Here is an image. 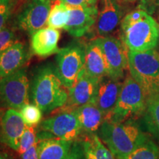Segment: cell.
<instances>
[{
  "instance_id": "cell-10",
  "label": "cell",
  "mask_w": 159,
  "mask_h": 159,
  "mask_svg": "<svg viewBox=\"0 0 159 159\" xmlns=\"http://www.w3.org/2000/svg\"><path fill=\"white\" fill-rule=\"evenodd\" d=\"M42 130L47 131L57 139L74 142L82 133L76 111L65 110L63 112L49 117L40 123Z\"/></svg>"
},
{
  "instance_id": "cell-9",
  "label": "cell",
  "mask_w": 159,
  "mask_h": 159,
  "mask_svg": "<svg viewBox=\"0 0 159 159\" xmlns=\"http://www.w3.org/2000/svg\"><path fill=\"white\" fill-rule=\"evenodd\" d=\"M104 53L108 62L110 75L114 79L123 78L128 69V49L122 40L114 37H98L94 39Z\"/></svg>"
},
{
  "instance_id": "cell-17",
  "label": "cell",
  "mask_w": 159,
  "mask_h": 159,
  "mask_svg": "<svg viewBox=\"0 0 159 159\" xmlns=\"http://www.w3.org/2000/svg\"><path fill=\"white\" fill-rule=\"evenodd\" d=\"M30 58V54L23 43L16 42L0 54V79L22 68Z\"/></svg>"
},
{
  "instance_id": "cell-15",
  "label": "cell",
  "mask_w": 159,
  "mask_h": 159,
  "mask_svg": "<svg viewBox=\"0 0 159 159\" xmlns=\"http://www.w3.org/2000/svg\"><path fill=\"white\" fill-rule=\"evenodd\" d=\"M117 0H101L97 19V33L99 37L108 36L122 21V11Z\"/></svg>"
},
{
  "instance_id": "cell-35",
  "label": "cell",
  "mask_w": 159,
  "mask_h": 159,
  "mask_svg": "<svg viewBox=\"0 0 159 159\" xmlns=\"http://www.w3.org/2000/svg\"><path fill=\"white\" fill-rule=\"evenodd\" d=\"M158 29H159V17H158Z\"/></svg>"
},
{
  "instance_id": "cell-31",
  "label": "cell",
  "mask_w": 159,
  "mask_h": 159,
  "mask_svg": "<svg viewBox=\"0 0 159 159\" xmlns=\"http://www.w3.org/2000/svg\"><path fill=\"white\" fill-rule=\"evenodd\" d=\"M38 142L22 154L20 155L21 159H39L38 153Z\"/></svg>"
},
{
  "instance_id": "cell-1",
  "label": "cell",
  "mask_w": 159,
  "mask_h": 159,
  "mask_svg": "<svg viewBox=\"0 0 159 159\" xmlns=\"http://www.w3.org/2000/svg\"><path fill=\"white\" fill-rule=\"evenodd\" d=\"M120 37L128 50L144 52L159 43L158 22L142 8H137L122 19Z\"/></svg>"
},
{
  "instance_id": "cell-22",
  "label": "cell",
  "mask_w": 159,
  "mask_h": 159,
  "mask_svg": "<svg viewBox=\"0 0 159 159\" xmlns=\"http://www.w3.org/2000/svg\"><path fill=\"white\" fill-rule=\"evenodd\" d=\"M145 123L150 132L159 138V92L147 99Z\"/></svg>"
},
{
  "instance_id": "cell-25",
  "label": "cell",
  "mask_w": 159,
  "mask_h": 159,
  "mask_svg": "<svg viewBox=\"0 0 159 159\" xmlns=\"http://www.w3.org/2000/svg\"><path fill=\"white\" fill-rule=\"evenodd\" d=\"M27 126L35 127L41 122L42 112L35 104H26L19 111Z\"/></svg>"
},
{
  "instance_id": "cell-20",
  "label": "cell",
  "mask_w": 159,
  "mask_h": 159,
  "mask_svg": "<svg viewBox=\"0 0 159 159\" xmlns=\"http://www.w3.org/2000/svg\"><path fill=\"white\" fill-rule=\"evenodd\" d=\"M38 142L39 159H66L73 142L57 138L45 139Z\"/></svg>"
},
{
  "instance_id": "cell-24",
  "label": "cell",
  "mask_w": 159,
  "mask_h": 159,
  "mask_svg": "<svg viewBox=\"0 0 159 159\" xmlns=\"http://www.w3.org/2000/svg\"><path fill=\"white\" fill-rule=\"evenodd\" d=\"M120 159H159V148L148 139L130 153Z\"/></svg>"
},
{
  "instance_id": "cell-19",
  "label": "cell",
  "mask_w": 159,
  "mask_h": 159,
  "mask_svg": "<svg viewBox=\"0 0 159 159\" xmlns=\"http://www.w3.org/2000/svg\"><path fill=\"white\" fill-rule=\"evenodd\" d=\"M82 132L86 136L97 134L105 121L102 111L94 102H89L75 109Z\"/></svg>"
},
{
  "instance_id": "cell-29",
  "label": "cell",
  "mask_w": 159,
  "mask_h": 159,
  "mask_svg": "<svg viewBox=\"0 0 159 159\" xmlns=\"http://www.w3.org/2000/svg\"><path fill=\"white\" fill-rule=\"evenodd\" d=\"M66 159H85L81 141H74Z\"/></svg>"
},
{
  "instance_id": "cell-36",
  "label": "cell",
  "mask_w": 159,
  "mask_h": 159,
  "mask_svg": "<svg viewBox=\"0 0 159 159\" xmlns=\"http://www.w3.org/2000/svg\"><path fill=\"white\" fill-rule=\"evenodd\" d=\"M133 1H135V0H128V2H133Z\"/></svg>"
},
{
  "instance_id": "cell-13",
  "label": "cell",
  "mask_w": 159,
  "mask_h": 159,
  "mask_svg": "<svg viewBox=\"0 0 159 159\" xmlns=\"http://www.w3.org/2000/svg\"><path fill=\"white\" fill-rule=\"evenodd\" d=\"M99 80L91 77L83 69L80 75L70 89L65 110H74L86 103L93 102Z\"/></svg>"
},
{
  "instance_id": "cell-21",
  "label": "cell",
  "mask_w": 159,
  "mask_h": 159,
  "mask_svg": "<svg viewBox=\"0 0 159 159\" xmlns=\"http://www.w3.org/2000/svg\"><path fill=\"white\" fill-rule=\"evenodd\" d=\"M81 143L85 159H116L112 152L103 144L98 134L86 136Z\"/></svg>"
},
{
  "instance_id": "cell-11",
  "label": "cell",
  "mask_w": 159,
  "mask_h": 159,
  "mask_svg": "<svg viewBox=\"0 0 159 159\" xmlns=\"http://www.w3.org/2000/svg\"><path fill=\"white\" fill-rule=\"evenodd\" d=\"M27 125L19 111L9 108L0 119V141L18 152L21 138Z\"/></svg>"
},
{
  "instance_id": "cell-6",
  "label": "cell",
  "mask_w": 159,
  "mask_h": 159,
  "mask_svg": "<svg viewBox=\"0 0 159 159\" xmlns=\"http://www.w3.org/2000/svg\"><path fill=\"white\" fill-rule=\"evenodd\" d=\"M85 53V45L80 42L71 43L57 52L56 69L67 90L76 83L84 69Z\"/></svg>"
},
{
  "instance_id": "cell-27",
  "label": "cell",
  "mask_w": 159,
  "mask_h": 159,
  "mask_svg": "<svg viewBox=\"0 0 159 159\" xmlns=\"http://www.w3.org/2000/svg\"><path fill=\"white\" fill-rule=\"evenodd\" d=\"M16 42V36L13 29L5 27L0 31V54Z\"/></svg>"
},
{
  "instance_id": "cell-26",
  "label": "cell",
  "mask_w": 159,
  "mask_h": 159,
  "mask_svg": "<svg viewBox=\"0 0 159 159\" xmlns=\"http://www.w3.org/2000/svg\"><path fill=\"white\" fill-rule=\"evenodd\" d=\"M37 143V132L34 127L27 126L25 132L21 138L19 150V155L22 154L25 151Z\"/></svg>"
},
{
  "instance_id": "cell-12",
  "label": "cell",
  "mask_w": 159,
  "mask_h": 159,
  "mask_svg": "<svg viewBox=\"0 0 159 159\" xmlns=\"http://www.w3.org/2000/svg\"><path fill=\"white\" fill-rule=\"evenodd\" d=\"M123 82L121 80L105 76L99 80L93 102L102 111L105 120L110 116L118 100Z\"/></svg>"
},
{
  "instance_id": "cell-7",
  "label": "cell",
  "mask_w": 159,
  "mask_h": 159,
  "mask_svg": "<svg viewBox=\"0 0 159 159\" xmlns=\"http://www.w3.org/2000/svg\"><path fill=\"white\" fill-rule=\"evenodd\" d=\"M30 90L29 79L24 69L0 79V108L19 111L28 103Z\"/></svg>"
},
{
  "instance_id": "cell-3",
  "label": "cell",
  "mask_w": 159,
  "mask_h": 159,
  "mask_svg": "<svg viewBox=\"0 0 159 159\" xmlns=\"http://www.w3.org/2000/svg\"><path fill=\"white\" fill-rule=\"evenodd\" d=\"M98 136L116 159L126 156L148 139L132 119L121 123L104 121Z\"/></svg>"
},
{
  "instance_id": "cell-4",
  "label": "cell",
  "mask_w": 159,
  "mask_h": 159,
  "mask_svg": "<svg viewBox=\"0 0 159 159\" xmlns=\"http://www.w3.org/2000/svg\"><path fill=\"white\" fill-rule=\"evenodd\" d=\"M128 69L130 75L142 87L147 97L159 92V52L156 49L128 50Z\"/></svg>"
},
{
  "instance_id": "cell-16",
  "label": "cell",
  "mask_w": 159,
  "mask_h": 159,
  "mask_svg": "<svg viewBox=\"0 0 159 159\" xmlns=\"http://www.w3.org/2000/svg\"><path fill=\"white\" fill-rule=\"evenodd\" d=\"M61 33L57 29L43 27L31 35L30 50L33 55L47 57L59 52Z\"/></svg>"
},
{
  "instance_id": "cell-23",
  "label": "cell",
  "mask_w": 159,
  "mask_h": 159,
  "mask_svg": "<svg viewBox=\"0 0 159 159\" xmlns=\"http://www.w3.org/2000/svg\"><path fill=\"white\" fill-rule=\"evenodd\" d=\"M70 14V7L59 1L52 6L47 25L54 29H63L66 25Z\"/></svg>"
},
{
  "instance_id": "cell-33",
  "label": "cell",
  "mask_w": 159,
  "mask_h": 159,
  "mask_svg": "<svg viewBox=\"0 0 159 159\" xmlns=\"http://www.w3.org/2000/svg\"><path fill=\"white\" fill-rule=\"evenodd\" d=\"M0 159H10V158L6 154L0 152Z\"/></svg>"
},
{
  "instance_id": "cell-18",
  "label": "cell",
  "mask_w": 159,
  "mask_h": 159,
  "mask_svg": "<svg viewBox=\"0 0 159 159\" xmlns=\"http://www.w3.org/2000/svg\"><path fill=\"white\" fill-rule=\"evenodd\" d=\"M84 69L89 75L98 80L110 75L104 53L94 40L85 45Z\"/></svg>"
},
{
  "instance_id": "cell-30",
  "label": "cell",
  "mask_w": 159,
  "mask_h": 159,
  "mask_svg": "<svg viewBox=\"0 0 159 159\" xmlns=\"http://www.w3.org/2000/svg\"><path fill=\"white\" fill-rule=\"evenodd\" d=\"M70 7H94L96 6L97 0H59Z\"/></svg>"
},
{
  "instance_id": "cell-37",
  "label": "cell",
  "mask_w": 159,
  "mask_h": 159,
  "mask_svg": "<svg viewBox=\"0 0 159 159\" xmlns=\"http://www.w3.org/2000/svg\"><path fill=\"white\" fill-rule=\"evenodd\" d=\"M53 1H55V0H53Z\"/></svg>"
},
{
  "instance_id": "cell-32",
  "label": "cell",
  "mask_w": 159,
  "mask_h": 159,
  "mask_svg": "<svg viewBox=\"0 0 159 159\" xmlns=\"http://www.w3.org/2000/svg\"><path fill=\"white\" fill-rule=\"evenodd\" d=\"M27 1V0H11L12 13H16Z\"/></svg>"
},
{
  "instance_id": "cell-5",
  "label": "cell",
  "mask_w": 159,
  "mask_h": 159,
  "mask_svg": "<svg viewBox=\"0 0 159 159\" xmlns=\"http://www.w3.org/2000/svg\"><path fill=\"white\" fill-rule=\"evenodd\" d=\"M147 99L148 97L139 83L130 75L128 76L122 83L114 109L105 121L121 123L144 114Z\"/></svg>"
},
{
  "instance_id": "cell-2",
  "label": "cell",
  "mask_w": 159,
  "mask_h": 159,
  "mask_svg": "<svg viewBox=\"0 0 159 159\" xmlns=\"http://www.w3.org/2000/svg\"><path fill=\"white\" fill-rule=\"evenodd\" d=\"M60 78L56 67L47 64L40 67L33 77L30 97L33 104L44 113L64 106L69 93Z\"/></svg>"
},
{
  "instance_id": "cell-8",
  "label": "cell",
  "mask_w": 159,
  "mask_h": 159,
  "mask_svg": "<svg viewBox=\"0 0 159 159\" xmlns=\"http://www.w3.org/2000/svg\"><path fill=\"white\" fill-rule=\"evenodd\" d=\"M50 7V0H27L18 10L16 26L21 31L33 34L47 25Z\"/></svg>"
},
{
  "instance_id": "cell-28",
  "label": "cell",
  "mask_w": 159,
  "mask_h": 159,
  "mask_svg": "<svg viewBox=\"0 0 159 159\" xmlns=\"http://www.w3.org/2000/svg\"><path fill=\"white\" fill-rule=\"evenodd\" d=\"M11 13V0H0V31L5 27Z\"/></svg>"
},
{
  "instance_id": "cell-14",
  "label": "cell",
  "mask_w": 159,
  "mask_h": 159,
  "mask_svg": "<svg viewBox=\"0 0 159 159\" xmlns=\"http://www.w3.org/2000/svg\"><path fill=\"white\" fill-rule=\"evenodd\" d=\"M98 13L96 6L70 7L68 22L63 29L71 36L82 37L97 22Z\"/></svg>"
},
{
  "instance_id": "cell-34",
  "label": "cell",
  "mask_w": 159,
  "mask_h": 159,
  "mask_svg": "<svg viewBox=\"0 0 159 159\" xmlns=\"http://www.w3.org/2000/svg\"><path fill=\"white\" fill-rule=\"evenodd\" d=\"M117 1H118V2H125V1H128V0H117Z\"/></svg>"
}]
</instances>
